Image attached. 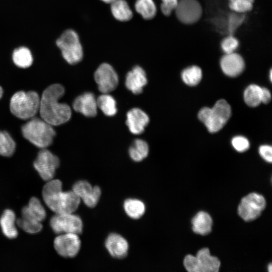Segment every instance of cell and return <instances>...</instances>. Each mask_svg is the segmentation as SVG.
<instances>
[{"mask_svg":"<svg viewBox=\"0 0 272 272\" xmlns=\"http://www.w3.org/2000/svg\"><path fill=\"white\" fill-rule=\"evenodd\" d=\"M62 86L55 84L49 86L43 92L39 111L42 119L51 125H59L68 121L72 111L70 107L65 103L59 102L64 95Z\"/></svg>","mask_w":272,"mask_h":272,"instance_id":"cell-1","label":"cell"},{"mask_svg":"<svg viewBox=\"0 0 272 272\" xmlns=\"http://www.w3.org/2000/svg\"><path fill=\"white\" fill-rule=\"evenodd\" d=\"M54 247L60 256L66 258L74 257L80 249L81 240L77 234H60L54 240Z\"/></svg>","mask_w":272,"mask_h":272,"instance_id":"cell-13","label":"cell"},{"mask_svg":"<svg viewBox=\"0 0 272 272\" xmlns=\"http://www.w3.org/2000/svg\"><path fill=\"white\" fill-rule=\"evenodd\" d=\"M267 270L269 272H271L272 271V265L271 263H270L267 266Z\"/></svg>","mask_w":272,"mask_h":272,"instance_id":"cell-41","label":"cell"},{"mask_svg":"<svg viewBox=\"0 0 272 272\" xmlns=\"http://www.w3.org/2000/svg\"><path fill=\"white\" fill-rule=\"evenodd\" d=\"M3 89L0 86V99H1V98L2 97V96L3 95Z\"/></svg>","mask_w":272,"mask_h":272,"instance_id":"cell-43","label":"cell"},{"mask_svg":"<svg viewBox=\"0 0 272 272\" xmlns=\"http://www.w3.org/2000/svg\"><path fill=\"white\" fill-rule=\"evenodd\" d=\"M93 187L87 181L81 180L76 182L73 186V191L81 199L91 193Z\"/></svg>","mask_w":272,"mask_h":272,"instance_id":"cell-35","label":"cell"},{"mask_svg":"<svg viewBox=\"0 0 272 272\" xmlns=\"http://www.w3.org/2000/svg\"><path fill=\"white\" fill-rule=\"evenodd\" d=\"M137 12L146 20H151L157 13L156 6L153 0H137L134 5Z\"/></svg>","mask_w":272,"mask_h":272,"instance_id":"cell-27","label":"cell"},{"mask_svg":"<svg viewBox=\"0 0 272 272\" xmlns=\"http://www.w3.org/2000/svg\"><path fill=\"white\" fill-rule=\"evenodd\" d=\"M16 222L15 213L10 209L5 210L0 218V226L4 235L9 239L15 238L18 236Z\"/></svg>","mask_w":272,"mask_h":272,"instance_id":"cell-21","label":"cell"},{"mask_svg":"<svg viewBox=\"0 0 272 272\" xmlns=\"http://www.w3.org/2000/svg\"><path fill=\"white\" fill-rule=\"evenodd\" d=\"M73 107L76 111L86 117H92L97 115V99L91 92H86L77 97L73 102Z\"/></svg>","mask_w":272,"mask_h":272,"instance_id":"cell-15","label":"cell"},{"mask_svg":"<svg viewBox=\"0 0 272 272\" xmlns=\"http://www.w3.org/2000/svg\"><path fill=\"white\" fill-rule=\"evenodd\" d=\"M262 88L255 84L249 85L245 90L244 98L245 103L250 107H256L261 102Z\"/></svg>","mask_w":272,"mask_h":272,"instance_id":"cell-29","label":"cell"},{"mask_svg":"<svg viewBox=\"0 0 272 272\" xmlns=\"http://www.w3.org/2000/svg\"><path fill=\"white\" fill-rule=\"evenodd\" d=\"M259 153L261 157L266 162H272V148L268 145H263L259 147Z\"/></svg>","mask_w":272,"mask_h":272,"instance_id":"cell-39","label":"cell"},{"mask_svg":"<svg viewBox=\"0 0 272 272\" xmlns=\"http://www.w3.org/2000/svg\"><path fill=\"white\" fill-rule=\"evenodd\" d=\"M16 144L11 135L5 131H0V155L10 157L14 154Z\"/></svg>","mask_w":272,"mask_h":272,"instance_id":"cell-30","label":"cell"},{"mask_svg":"<svg viewBox=\"0 0 272 272\" xmlns=\"http://www.w3.org/2000/svg\"><path fill=\"white\" fill-rule=\"evenodd\" d=\"M221 50L225 54L235 52L239 46V41L234 35L228 34L221 42Z\"/></svg>","mask_w":272,"mask_h":272,"instance_id":"cell-34","label":"cell"},{"mask_svg":"<svg viewBox=\"0 0 272 272\" xmlns=\"http://www.w3.org/2000/svg\"><path fill=\"white\" fill-rule=\"evenodd\" d=\"M101 1L107 4H111L115 0H101Z\"/></svg>","mask_w":272,"mask_h":272,"instance_id":"cell-42","label":"cell"},{"mask_svg":"<svg viewBox=\"0 0 272 272\" xmlns=\"http://www.w3.org/2000/svg\"><path fill=\"white\" fill-rule=\"evenodd\" d=\"M94 79L99 90L102 93H109L118 85V77L113 67L107 63L101 64L94 73Z\"/></svg>","mask_w":272,"mask_h":272,"instance_id":"cell-12","label":"cell"},{"mask_svg":"<svg viewBox=\"0 0 272 272\" xmlns=\"http://www.w3.org/2000/svg\"><path fill=\"white\" fill-rule=\"evenodd\" d=\"M16 225L25 232L36 234L41 231V222L32 218L22 217L16 220Z\"/></svg>","mask_w":272,"mask_h":272,"instance_id":"cell-31","label":"cell"},{"mask_svg":"<svg viewBox=\"0 0 272 272\" xmlns=\"http://www.w3.org/2000/svg\"><path fill=\"white\" fill-rule=\"evenodd\" d=\"M181 78L183 82L187 85L195 86L201 79V70L196 65L190 66L183 70Z\"/></svg>","mask_w":272,"mask_h":272,"instance_id":"cell-28","label":"cell"},{"mask_svg":"<svg viewBox=\"0 0 272 272\" xmlns=\"http://www.w3.org/2000/svg\"><path fill=\"white\" fill-rule=\"evenodd\" d=\"M271 76H272L271 70H270V73H269V76H270V80L271 81V79H272Z\"/></svg>","mask_w":272,"mask_h":272,"instance_id":"cell-44","label":"cell"},{"mask_svg":"<svg viewBox=\"0 0 272 272\" xmlns=\"http://www.w3.org/2000/svg\"><path fill=\"white\" fill-rule=\"evenodd\" d=\"M245 19V14L234 12L230 13L226 21V28L228 34L234 35L237 29L243 24Z\"/></svg>","mask_w":272,"mask_h":272,"instance_id":"cell-32","label":"cell"},{"mask_svg":"<svg viewBox=\"0 0 272 272\" xmlns=\"http://www.w3.org/2000/svg\"><path fill=\"white\" fill-rule=\"evenodd\" d=\"M22 216L30 218L41 222L46 217V211L40 200L36 197H32L29 200L28 205L22 210Z\"/></svg>","mask_w":272,"mask_h":272,"instance_id":"cell-20","label":"cell"},{"mask_svg":"<svg viewBox=\"0 0 272 272\" xmlns=\"http://www.w3.org/2000/svg\"><path fill=\"white\" fill-rule=\"evenodd\" d=\"M12 59L16 65L23 69L30 66L33 61L31 51L24 46L18 47L14 50Z\"/></svg>","mask_w":272,"mask_h":272,"instance_id":"cell-23","label":"cell"},{"mask_svg":"<svg viewBox=\"0 0 272 272\" xmlns=\"http://www.w3.org/2000/svg\"><path fill=\"white\" fill-rule=\"evenodd\" d=\"M161 10L166 16H170L175 11L179 0H161Z\"/></svg>","mask_w":272,"mask_h":272,"instance_id":"cell-38","label":"cell"},{"mask_svg":"<svg viewBox=\"0 0 272 272\" xmlns=\"http://www.w3.org/2000/svg\"><path fill=\"white\" fill-rule=\"evenodd\" d=\"M149 122L148 115L142 110L134 108L126 114V123L129 131L134 134H140Z\"/></svg>","mask_w":272,"mask_h":272,"instance_id":"cell-16","label":"cell"},{"mask_svg":"<svg viewBox=\"0 0 272 272\" xmlns=\"http://www.w3.org/2000/svg\"><path fill=\"white\" fill-rule=\"evenodd\" d=\"M220 66L223 73L231 77L241 74L245 68L242 56L236 52L225 54L220 59Z\"/></svg>","mask_w":272,"mask_h":272,"instance_id":"cell-14","label":"cell"},{"mask_svg":"<svg viewBox=\"0 0 272 272\" xmlns=\"http://www.w3.org/2000/svg\"><path fill=\"white\" fill-rule=\"evenodd\" d=\"M229 7L232 12L246 14L251 11L254 0H228Z\"/></svg>","mask_w":272,"mask_h":272,"instance_id":"cell-33","label":"cell"},{"mask_svg":"<svg viewBox=\"0 0 272 272\" xmlns=\"http://www.w3.org/2000/svg\"><path fill=\"white\" fill-rule=\"evenodd\" d=\"M110 4L111 13L116 20L125 22L132 18V12L125 0H115Z\"/></svg>","mask_w":272,"mask_h":272,"instance_id":"cell-22","label":"cell"},{"mask_svg":"<svg viewBox=\"0 0 272 272\" xmlns=\"http://www.w3.org/2000/svg\"><path fill=\"white\" fill-rule=\"evenodd\" d=\"M176 18L185 25L197 22L202 15V8L197 0H179L175 10Z\"/></svg>","mask_w":272,"mask_h":272,"instance_id":"cell-11","label":"cell"},{"mask_svg":"<svg viewBox=\"0 0 272 272\" xmlns=\"http://www.w3.org/2000/svg\"><path fill=\"white\" fill-rule=\"evenodd\" d=\"M123 209L128 216L133 219H138L143 216L146 211L144 202L137 199H126L123 203Z\"/></svg>","mask_w":272,"mask_h":272,"instance_id":"cell-24","label":"cell"},{"mask_svg":"<svg viewBox=\"0 0 272 272\" xmlns=\"http://www.w3.org/2000/svg\"><path fill=\"white\" fill-rule=\"evenodd\" d=\"M231 114V109L227 102L218 100L213 108L204 107L198 112L199 119L205 125L208 130L216 132L226 123Z\"/></svg>","mask_w":272,"mask_h":272,"instance_id":"cell-4","label":"cell"},{"mask_svg":"<svg viewBox=\"0 0 272 272\" xmlns=\"http://www.w3.org/2000/svg\"><path fill=\"white\" fill-rule=\"evenodd\" d=\"M22 132L25 139L42 149L50 146L55 135L51 124L43 119L34 117L23 125Z\"/></svg>","mask_w":272,"mask_h":272,"instance_id":"cell-3","label":"cell"},{"mask_svg":"<svg viewBox=\"0 0 272 272\" xmlns=\"http://www.w3.org/2000/svg\"><path fill=\"white\" fill-rule=\"evenodd\" d=\"M50 226L53 231L57 234H79L82 233L83 227L80 217L73 213L55 214L50 220Z\"/></svg>","mask_w":272,"mask_h":272,"instance_id":"cell-9","label":"cell"},{"mask_svg":"<svg viewBox=\"0 0 272 272\" xmlns=\"http://www.w3.org/2000/svg\"><path fill=\"white\" fill-rule=\"evenodd\" d=\"M213 219L206 212L199 211L191 219L192 230L197 234L206 235L212 231Z\"/></svg>","mask_w":272,"mask_h":272,"instance_id":"cell-19","label":"cell"},{"mask_svg":"<svg viewBox=\"0 0 272 272\" xmlns=\"http://www.w3.org/2000/svg\"><path fill=\"white\" fill-rule=\"evenodd\" d=\"M266 207V200L263 195L251 192L244 196L238 206V215L246 222L258 218Z\"/></svg>","mask_w":272,"mask_h":272,"instance_id":"cell-8","label":"cell"},{"mask_svg":"<svg viewBox=\"0 0 272 272\" xmlns=\"http://www.w3.org/2000/svg\"><path fill=\"white\" fill-rule=\"evenodd\" d=\"M232 144L238 152H243L247 150L249 147L248 140L242 136H236L232 140Z\"/></svg>","mask_w":272,"mask_h":272,"instance_id":"cell-37","label":"cell"},{"mask_svg":"<svg viewBox=\"0 0 272 272\" xmlns=\"http://www.w3.org/2000/svg\"><path fill=\"white\" fill-rule=\"evenodd\" d=\"M56 44L61 50L63 58L69 64H75L82 60L83 47L75 31L72 29L64 31L56 40Z\"/></svg>","mask_w":272,"mask_h":272,"instance_id":"cell-6","label":"cell"},{"mask_svg":"<svg viewBox=\"0 0 272 272\" xmlns=\"http://www.w3.org/2000/svg\"><path fill=\"white\" fill-rule=\"evenodd\" d=\"M59 165L57 156L48 150L42 149L38 154L33 165L41 178L46 181L53 179Z\"/></svg>","mask_w":272,"mask_h":272,"instance_id":"cell-10","label":"cell"},{"mask_svg":"<svg viewBox=\"0 0 272 272\" xmlns=\"http://www.w3.org/2000/svg\"><path fill=\"white\" fill-rule=\"evenodd\" d=\"M183 264L189 272H218L221 262L218 257L211 255L209 248H202L195 256L187 255L184 258Z\"/></svg>","mask_w":272,"mask_h":272,"instance_id":"cell-7","label":"cell"},{"mask_svg":"<svg viewBox=\"0 0 272 272\" xmlns=\"http://www.w3.org/2000/svg\"><path fill=\"white\" fill-rule=\"evenodd\" d=\"M105 245L109 254L114 258H122L127 254L128 244L127 241L119 234H110L107 237Z\"/></svg>","mask_w":272,"mask_h":272,"instance_id":"cell-18","label":"cell"},{"mask_svg":"<svg viewBox=\"0 0 272 272\" xmlns=\"http://www.w3.org/2000/svg\"><path fill=\"white\" fill-rule=\"evenodd\" d=\"M97 107L106 116H112L117 112L115 99L108 93H103L97 99Z\"/></svg>","mask_w":272,"mask_h":272,"instance_id":"cell-26","label":"cell"},{"mask_svg":"<svg viewBox=\"0 0 272 272\" xmlns=\"http://www.w3.org/2000/svg\"><path fill=\"white\" fill-rule=\"evenodd\" d=\"M40 100L39 95L36 92H17L11 99V111L20 119H30L33 117L39 110Z\"/></svg>","mask_w":272,"mask_h":272,"instance_id":"cell-5","label":"cell"},{"mask_svg":"<svg viewBox=\"0 0 272 272\" xmlns=\"http://www.w3.org/2000/svg\"><path fill=\"white\" fill-rule=\"evenodd\" d=\"M62 187L58 179L47 181L42 189L43 200L55 214L73 213L78 208L81 199L73 190L63 191Z\"/></svg>","mask_w":272,"mask_h":272,"instance_id":"cell-2","label":"cell"},{"mask_svg":"<svg viewBox=\"0 0 272 272\" xmlns=\"http://www.w3.org/2000/svg\"><path fill=\"white\" fill-rule=\"evenodd\" d=\"M149 149L147 143L142 139H136L129 147L128 153L131 159L140 162L148 155Z\"/></svg>","mask_w":272,"mask_h":272,"instance_id":"cell-25","label":"cell"},{"mask_svg":"<svg viewBox=\"0 0 272 272\" xmlns=\"http://www.w3.org/2000/svg\"><path fill=\"white\" fill-rule=\"evenodd\" d=\"M270 100L271 94L269 91L265 88H262L261 102L264 104H267Z\"/></svg>","mask_w":272,"mask_h":272,"instance_id":"cell-40","label":"cell"},{"mask_svg":"<svg viewBox=\"0 0 272 272\" xmlns=\"http://www.w3.org/2000/svg\"><path fill=\"white\" fill-rule=\"evenodd\" d=\"M101 194V190L99 186H95L91 193L82 199L84 203L89 208H94L98 203Z\"/></svg>","mask_w":272,"mask_h":272,"instance_id":"cell-36","label":"cell"},{"mask_svg":"<svg viewBox=\"0 0 272 272\" xmlns=\"http://www.w3.org/2000/svg\"><path fill=\"white\" fill-rule=\"evenodd\" d=\"M147 78L145 71L140 66H135L128 72L125 78L126 88L134 94H140L147 84Z\"/></svg>","mask_w":272,"mask_h":272,"instance_id":"cell-17","label":"cell"}]
</instances>
